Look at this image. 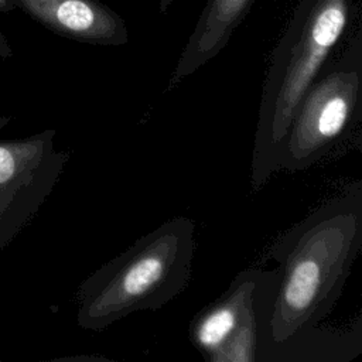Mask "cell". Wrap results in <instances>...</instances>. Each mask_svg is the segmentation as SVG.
Instances as JSON below:
<instances>
[{
    "label": "cell",
    "instance_id": "1",
    "mask_svg": "<svg viewBox=\"0 0 362 362\" xmlns=\"http://www.w3.org/2000/svg\"><path fill=\"white\" fill-rule=\"evenodd\" d=\"M362 246V187H349L286 230L270 247L256 294L257 362H349L362 351L361 324L321 327L339 300Z\"/></svg>",
    "mask_w": 362,
    "mask_h": 362
},
{
    "label": "cell",
    "instance_id": "7",
    "mask_svg": "<svg viewBox=\"0 0 362 362\" xmlns=\"http://www.w3.org/2000/svg\"><path fill=\"white\" fill-rule=\"evenodd\" d=\"M49 31L85 44L119 47L129 41L124 20L99 0H11Z\"/></svg>",
    "mask_w": 362,
    "mask_h": 362
},
{
    "label": "cell",
    "instance_id": "3",
    "mask_svg": "<svg viewBox=\"0 0 362 362\" xmlns=\"http://www.w3.org/2000/svg\"><path fill=\"white\" fill-rule=\"evenodd\" d=\"M194 255V221H165L81 283L78 325L100 332L132 313L163 308L189 286Z\"/></svg>",
    "mask_w": 362,
    "mask_h": 362
},
{
    "label": "cell",
    "instance_id": "8",
    "mask_svg": "<svg viewBox=\"0 0 362 362\" xmlns=\"http://www.w3.org/2000/svg\"><path fill=\"white\" fill-rule=\"evenodd\" d=\"M255 1L206 0L195 28L181 51L167 89H173L215 58L226 47L233 31L247 16Z\"/></svg>",
    "mask_w": 362,
    "mask_h": 362
},
{
    "label": "cell",
    "instance_id": "9",
    "mask_svg": "<svg viewBox=\"0 0 362 362\" xmlns=\"http://www.w3.org/2000/svg\"><path fill=\"white\" fill-rule=\"evenodd\" d=\"M13 55V51H11V47L6 38V35L0 31V62L10 58Z\"/></svg>",
    "mask_w": 362,
    "mask_h": 362
},
{
    "label": "cell",
    "instance_id": "11",
    "mask_svg": "<svg viewBox=\"0 0 362 362\" xmlns=\"http://www.w3.org/2000/svg\"><path fill=\"white\" fill-rule=\"evenodd\" d=\"M14 8H16V6L13 4L11 0H0V11H1V13L13 11Z\"/></svg>",
    "mask_w": 362,
    "mask_h": 362
},
{
    "label": "cell",
    "instance_id": "10",
    "mask_svg": "<svg viewBox=\"0 0 362 362\" xmlns=\"http://www.w3.org/2000/svg\"><path fill=\"white\" fill-rule=\"evenodd\" d=\"M175 0H158V11L164 16V14H167V11L170 10V7L173 6V3H174Z\"/></svg>",
    "mask_w": 362,
    "mask_h": 362
},
{
    "label": "cell",
    "instance_id": "2",
    "mask_svg": "<svg viewBox=\"0 0 362 362\" xmlns=\"http://www.w3.org/2000/svg\"><path fill=\"white\" fill-rule=\"evenodd\" d=\"M354 0H298L272 51L255 133L250 184L279 171L281 146L305 92L329 61L352 18Z\"/></svg>",
    "mask_w": 362,
    "mask_h": 362
},
{
    "label": "cell",
    "instance_id": "4",
    "mask_svg": "<svg viewBox=\"0 0 362 362\" xmlns=\"http://www.w3.org/2000/svg\"><path fill=\"white\" fill-rule=\"evenodd\" d=\"M362 93V31L342 54L320 71L290 123L279 171L298 173L324 158L359 122Z\"/></svg>",
    "mask_w": 362,
    "mask_h": 362
},
{
    "label": "cell",
    "instance_id": "5",
    "mask_svg": "<svg viewBox=\"0 0 362 362\" xmlns=\"http://www.w3.org/2000/svg\"><path fill=\"white\" fill-rule=\"evenodd\" d=\"M8 117H0V132ZM55 130L0 139V250L37 215L57 185L68 156L55 148Z\"/></svg>",
    "mask_w": 362,
    "mask_h": 362
},
{
    "label": "cell",
    "instance_id": "6",
    "mask_svg": "<svg viewBox=\"0 0 362 362\" xmlns=\"http://www.w3.org/2000/svg\"><path fill=\"white\" fill-rule=\"evenodd\" d=\"M260 269H245L189 324V338L209 362H257L256 294Z\"/></svg>",
    "mask_w": 362,
    "mask_h": 362
}]
</instances>
